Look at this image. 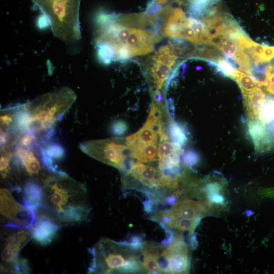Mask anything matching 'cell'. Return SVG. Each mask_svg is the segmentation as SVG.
I'll return each instance as SVG.
<instances>
[{"label": "cell", "mask_w": 274, "mask_h": 274, "mask_svg": "<svg viewBox=\"0 0 274 274\" xmlns=\"http://www.w3.org/2000/svg\"><path fill=\"white\" fill-rule=\"evenodd\" d=\"M206 203L203 201L185 200L173 204L172 208L169 210L170 218L169 228H171L172 224L177 221H200V217L207 212V207L208 206Z\"/></svg>", "instance_id": "obj_12"}, {"label": "cell", "mask_w": 274, "mask_h": 274, "mask_svg": "<svg viewBox=\"0 0 274 274\" xmlns=\"http://www.w3.org/2000/svg\"><path fill=\"white\" fill-rule=\"evenodd\" d=\"M217 0H189V11L192 17H197L206 14L209 15L214 10L209 8L214 4Z\"/></svg>", "instance_id": "obj_17"}, {"label": "cell", "mask_w": 274, "mask_h": 274, "mask_svg": "<svg viewBox=\"0 0 274 274\" xmlns=\"http://www.w3.org/2000/svg\"><path fill=\"white\" fill-rule=\"evenodd\" d=\"M125 172L122 178L124 188L139 189L146 195H151L153 191L159 189H165L162 174L159 168L138 161Z\"/></svg>", "instance_id": "obj_8"}, {"label": "cell", "mask_w": 274, "mask_h": 274, "mask_svg": "<svg viewBox=\"0 0 274 274\" xmlns=\"http://www.w3.org/2000/svg\"><path fill=\"white\" fill-rule=\"evenodd\" d=\"M182 159L186 166L192 168L198 163L200 160V156L195 151L189 149L185 151L183 153Z\"/></svg>", "instance_id": "obj_22"}, {"label": "cell", "mask_w": 274, "mask_h": 274, "mask_svg": "<svg viewBox=\"0 0 274 274\" xmlns=\"http://www.w3.org/2000/svg\"><path fill=\"white\" fill-rule=\"evenodd\" d=\"M128 129L127 124L122 120H116L113 122L111 126L112 133L117 136L124 134Z\"/></svg>", "instance_id": "obj_23"}, {"label": "cell", "mask_w": 274, "mask_h": 274, "mask_svg": "<svg viewBox=\"0 0 274 274\" xmlns=\"http://www.w3.org/2000/svg\"><path fill=\"white\" fill-rule=\"evenodd\" d=\"M232 78L238 84L243 93L259 87L258 82L252 75H246L238 70L235 72Z\"/></svg>", "instance_id": "obj_18"}, {"label": "cell", "mask_w": 274, "mask_h": 274, "mask_svg": "<svg viewBox=\"0 0 274 274\" xmlns=\"http://www.w3.org/2000/svg\"><path fill=\"white\" fill-rule=\"evenodd\" d=\"M41 148L44 154L53 164L54 160L62 159L65 154L64 148L57 143H46V145L41 147Z\"/></svg>", "instance_id": "obj_19"}, {"label": "cell", "mask_w": 274, "mask_h": 274, "mask_svg": "<svg viewBox=\"0 0 274 274\" xmlns=\"http://www.w3.org/2000/svg\"><path fill=\"white\" fill-rule=\"evenodd\" d=\"M36 151L34 148H26L17 145L14 151L13 160L18 169H22L31 178V180L38 182L40 181L41 184L51 173H45L43 171L44 168L47 169L42 161L38 149V151Z\"/></svg>", "instance_id": "obj_10"}, {"label": "cell", "mask_w": 274, "mask_h": 274, "mask_svg": "<svg viewBox=\"0 0 274 274\" xmlns=\"http://www.w3.org/2000/svg\"><path fill=\"white\" fill-rule=\"evenodd\" d=\"M70 88L63 87L22 104L21 117L26 132L48 133L76 101Z\"/></svg>", "instance_id": "obj_2"}, {"label": "cell", "mask_w": 274, "mask_h": 274, "mask_svg": "<svg viewBox=\"0 0 274 274\" xmlns=\"http://www.w3.org/2000/svg\"><path fill=\"white\" fill-rule=\"evenodd\" d=\"M79 148L91 157L121 171H127L134 163L124 138L84 141L79 144Z\"/></svg>", "instance_id": "obj_5"}, {"label": "cell", "mask_w": 274, "mask_h": 274, "mask_svg": "<svg viewBox=\"0 0 274 274\" xmlns=\"http://www.w3.org/2000/svg\"><path fill=\"white\" fill-rule=\"evenodd\" d=\"M221 189L222 186L217 182L209 183L204 188V191L208 197L214 194H219Z\"/></svg>", "instance_id": "obj_24"}, {"label": "cell", "mask_w": 274, "mask_h": 274, "mask_svg": "<svg viewBox=\"0 0 274 274\" xmlns=\"http://www.w3.org/2000/svg\"><path fill=\"white\" fill-rule=\"evenodd\" d=\"M178 54V47L168 44L161 47L153 56L149 76L154 89V99L161 100L160 90L172 74Z\"/></svg>", "instance_id": "obj_7"}, {"label": "cell", "mask_w": 274, "mask_h": 274, "mask_svg": "<svg viewBox=\"0 0 274 274\" xmlns=\"http://www.w3.org/2000/svg\"><path fill=\"white\" fill-rule=\"evenodd\" d=\"M136 248L123 242H117L108 238L100 239L89 252L92 256L88 273H136L145 271L142 253Z\"/></svg>", "instance_id": "obj_3"}, {"label": "cell", "mask_w": 274, "mask_h": 274, "mask_svg": "<svg viewBox=\"0 0 274 274\" xmlns=\"http://www.w3.org/2000/svg\"><path fill=\"white\" fill-rule=\"evenodd\" d=\"M1 149V175L2 179L5 180L10 172V163L13 155L10 146H2Z\"/></svg>", "instance_id": "obj_20"}, {"label": "cell", "mask_w": 274, "mask_h": 274, "mask_svg": "<svg viewBox=\"0 0 274 274\" xmlns=\"http://www.w3.org/2000/svg\"><path fill=\"white\" fill-rule=\"evenodd\" d=\"M243 95L249 120H256L261 107L269 97L260 87L244 92Z\"/></svg>", "instance_id": "obj_13"}, {"label": "cell", "mask_w": 274, "mask_h": 274, "mask_svg": "<svg viewBox=\"0 0 274 274\" xmlns=\"http://www.w3.org/2000/svg\"><path fill=\"white\" fill-rule=\"evenodd\" d=\"M60 224L47 213L38 216L29 230L31 238L42 245L50 244L55 238Z\"/></svg>", "instance_id": "obj_11"}, {"label": "cell", "mask_w": 274, "mask_h": 274, "mask_svg": "<svg viewBox=\"0 0 274 274\" xmlns=\"http://www.w3.org/2000/svg\"><path fill=\"white\" fill-rule=\"evenodd\" d=\"M1 215L5 226L14 229L30 227L36 220L35 211L24 203H19L11 191L3 188L0 191Z\"/></svg>", "instance_id": "obj_6"}, {"label": "cell", "mask_w": 274, "mask_h": 274, "mask_svg": "<svg viewBox=\"0 0 274 274\" xmlns=\"http://www.w3.org/2000/svg\"><path fill=\"white\" fill-rule=\"evenodd\" d=\"M211 202L216 203H223L224 202V198L223 196L219 194H216L211 195L208 197Z\"/></svg>", "instance_id": "obj_25"}, {"label": "cell", "mask_w": 274, "mask_h": 274, "mask_svg": "<svg viewBox=\"0 0 274 274\" xmlns=\"http://www.w3.org/2000/svg\"><path fill=\"white\" fill-rule=\"evenodd\" d=\"M41 10L38 25L50 26L55 37L66 42L81 39L79 21L80 0H31Z\"/></svg>", "instance_id": "obj_4"}, {"label": "cell", "mask_w": 274, "mask_h": 274, "mask_svg": "<svg viewBox=\"0 0 274 274\" xmlns=\"http://www.w3.org/2000/svg\"><path fill=\"white\" fill-rule=\"evenodd\" d=\"M42 207L59 224L75 225L90 211L85 185L61 171L51 173L41 183Z\"/></svg>", "instance_id": "obj_1"}, {"label": "cell", "mask_w": 274, "mask_h": 274, "mask_svg": "<svg viewBox=\"0 0 274 274\" xmlns=\"http://www.w3.org/2000/svg\"><path fill=\"white\" fill-rule=\"evenodd\" d=\"M186 19L187 17L181 9H175L165 23L163 35L165 37L176 39L179 31Z\"/></svg>", "instance_id": "obj_15"}, {"label": "cell", "mask_w": 274, "mask_h": 274, "mask_svg": "<svg viewBox=\"0 0 274 274\" xmlns=\"http://www.w3.org/2000/svg\"><path fill=\"white\" fill-rule=\"evenodd\" d=\"M30 238V230L25 229H20L7 236L2 246L1 253L3 271L20 273L19 254Z\"/></svg>", "instance_id": "obj_9"}, {"label": "cell", "mask_w": 274, "mask_h": 274, "mask_svg": "<svg viewBox=\"0 0 274 274\" xmlns=\"http://www.w3.org/2000/svg\"><path fill=\"white\" fill-rule=\"evenodd\" d=\"M43 189L38 182L29 180L23 187V202L35 212L42 207Z\"/></svg>", "instance_id": "obj_14"}, {"label": "cell", "mask_w": 274, "mask_h": 274, "mask_svg": "<svg viewBox=\"0 0 274 274\" xmlns=\"http://www.w3.org/2000/svg\"><path fill=\"white\" fill-rule=\"evenodd\" d=\"M187 132L182 125L177 122H170L168 124V135L172 141L177 145L183 147L187 141Z\"/></svg>", "instance_id": "obj_16"}, {"label": "cell", "mask_w": 274, "mask_h": 274, "mask_svg": "<svg viewBox=\"0 0 274 274\" xmlns=\"http://www.w3.org/2000/svg\"><path fill=\"white\" fill-rule=\"evenodd\" d=\"M209 62L211 63V65L216 67L218 71L226 77L232 78L237 71L235 66V62L234 61H231L228 59H219L217 63H214L211 61Z\"/></svg>", "instance_id": "obj_21"}]
</instances>
